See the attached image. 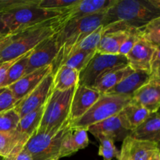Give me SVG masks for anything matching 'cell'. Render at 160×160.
Here are the masks:
<instances>
[{
	"label": "cell",
	"mask_w": 160,
	"mask_h": 160,
	"mask_svg": "<svg viewBox=\"0 0 160 160\" xmlns=\"http://www.w3.org/2000/svg\"><path fill=\"white\" fill-rule=\"evenodd\" d=\"M160 17V0H117L105 14L103 30L142 29Z\"/></svg>",
	"instance_id": "cell-1"
},
{
	"label": "cell",
	"mask_w": 160,
	"mask_h": 160,
	"mask_svg": "<svg viewBox=\"0 0 160 160\" xmlns=\"http://www.w3.org/2000/svg\"><path fill=\"white\" fill-rule=\"evenodd\" d=\"M64 25L62 13L59 17L9 35L0 48V66L16 60L31 51L44 39L56 34Z\"/></svg>",
	"instance_id": "cell-2"
},
{
	"label": "cell",
	"mask_w": 160,
	"mask_h": 160,
	"mask_svg": "<svg viewBox=\"0 0 160 160\" xmlns=\"http://www.w3.org/2000/svg\"><path fill=\"white\" fill-rule=\"evenodd\" d=\"M105 14L90 16L66 23L56 34L58 53L52 63V73L56 71L70 52L88 34L102 25Z\"/></svg>",
	"instance_id": "cell-3"
},
{
	"label": "cell",
	"mask_w": 160,
	"mask_h": 160,
	"mask_svg": "<svg viewBox=\"0 0 160 160\" xmlns=\"http://www.w3.org/2000/svg\"><path fill=\"white\" fill-rule=\"evenodd\" d=\"M76 87L62 92L53 89L45 105L37 133L56 132L67 122L70 121V106Z\"/></svg>",
	"instance_id": "cell-4"
},
{
	"label": "cell",
	"mask_w": 160,
	"mask_h": 160,
	"mask_svg": "<svg viewBox=\"0 0 160 160\" xmlns=\"http://www.w3.org/2000/svg\"><path fill=\"white\" fill-rule=\"evenodd\" d=\"M39 0L8 11L2 14L3 20L11 34H17L35 25L60 16L63 12L42 9L38 6Z\"/></svg>",
	"instance_id": "cell-5"
},
{
	"label": "cell",
	"mask_w": 160,
	"mask_h": 160,
	"mask_svg": "<svg viewBox=\"0 0 160 160\" xmlns=\"http://www.w3.org/2000/svg\"><path fill=\"white\" fill-rule=\"evenodd\" d=\"M70 124L71 122H67L56 132H36L28 139L23 148L33 160L59 159L62 141L71 128Z\"/></svg>",
	"instance_id": "cell-6"
},
{
	"label": "cell",
	"mask_w": 160,
	"mask_h": 160,
	"mask_svg": "<svg viewBox=\"0 0 160 160\" xmlns=\"http://www.w3.org/2000/svg\"><path fill=\"white\" fill-rule=\"evenodd\" d=\"M132 98L122 95L102 94L83 117L71 123L72 128H84L118 114Z\"/></svg>",
	"instance_id": "cell-7"
},
{
	"label": "cell",
	"mask_w": 160,
	"mask_h": 160,
	"mask_svg": "<svg viewBox=\"0 0 160 160\" xmlns=\"http://www.w3.org/2000/svg\"><path fill=\"white\" fill-rule=\"evenodd\" d=\"M128 65L127 57L121 55H106L96 52L87 67L79 73L78 84L92 88L96 80L109 70Z\"/></svg>",
	"instance_id": "cell-8"
},
{
	"label": "cell",
	"mask_w": 160,
	"mask_h": 160,
	"mask_svg": "<svg viewBox=\"0 0 160 160\" xmlns=\"http://www.w3.org/2000/svg\"><path fill=\"white\" fill-rule=\"evenodd\" d=\"M53 91L52 72L47 75L37 88L28 95L17 102L13 109L20 117L36 110L46 103L48 97Z\"/></svg>",
	"instance_id": "cell-9"
},
{
	"label": "cell",
	"mask_w": 160,
	"mask_h": 160,
	"mask_svg": "<svg viewBox=\"0 0 160 160\" xmlns=\"http://www.w3.org/2000/svg\"><path fill=\"white\" fill-rule=\"evenodd\" d=\"M117 2V0H78V2L62 12L65 24L72 20L106 13Z\"/></svg>",
	"instance_id": "cell-10"
},
{
	"label": "cell",
	"mask_w": 160,
	"mask_h": 160,
	"mask_svg": "<svg viewBox=\"0 0 160 160\" xmlns=\"http://www.w3.org/2000/svg\"><path fill=\"white\" fill-rule=\"evenodd\" d=\"M58 53L56 34L41 42L31 52L25 75L46 66L52 65Z\"/></svg>",
	"instance_id": "cell-11"
},
{
	"label": "cell",
	"mask_w": 160,
	"mask_h": 160,
	"mask_svg": "<svg viewBox=\"0 0 160 160\" xmlns=\"http://www.w3.org/2000/svg\"><path fill=\"white\" fill-rule=\"evenodd\" d=\"M88 131L96 139L108 138L114 142H123L131 134L123 126L119 113L89 127Z\"/></svg>",
	"instance_id": "cell-12"
},
{
	"label": "cell",
	"mask_w": 160,
	"mask_h": 160,
	"mask_svg": "<svg viewBox=\"0 0 160 160\" xmlns=\"http://www.w3.org/2000/svg\"><path fill=\"white\" fill-rule=\"evenodd\" d=\"M102 95L92 88L78 84L73 93L70 106V119L71 123L84 115Z\"/></svg>",
	"instance_id": "cell-13"
},
{
	"label": "cell",
	"mask_w": 160,
	"mask_h": 160,
	"mask_svg": "<svg viewBox=\"0 0 160 160\" xmlns=\"http://www.w3.org/2000/svg\"><path fill=\"white\" fill-rule=\"evenodd\" d=\"M156 48L139 37L132 49L126 56L128 64L133 70H141L150 73L151 62Z\"/></svg>",
	"instance_id": "cell-14"
},
{
	"label": "cell",
	"mask_w": 160,
	"mask_h": 160,
	"mask_svg": "<svg viewBox=\"0 0 160 160\" xmlns=\"http://www.w3.org/2000/svg\"><path fill=\"white\" fill-rule=\"evenodd\" d=\"M52 72V66H46L42 68H39L28 74L22 77L20 80L11 84L7 88L12 95L17 100L20 101L31 92H32L35 88L41 84L47 75Z\"/></svg>",
	"instance_id": "cell-15"
},
{
	"label": "cell",
	"mask_w": 160,
	"mask_h": 160,
	"mask_svg": "<svg viewBox=\"0 0 160 160\" xmlns=\"http://www.w3.org/2000/svg\"><path fill=\"white\" fill-rule=\"evenodd\" d=\"M132 101L145 107L150 112H156L160 108V79L150 78L132 96Z\"/></svg>",
	"instance_id": "cell-16"
},
{
	"label": "cell",
	"mask_w": 160,
	"mask_h": 160,
	"mask_svg": "<svg viewBox=\"0 0 160 160\" xmlns=\"http://www.w3.org/2000/svg\"><path fill=\"white\" fill-rule=\"evenodd\" d=\"M150 79V73L141 70H134L131 74L112 88L107 93L109 95H122L132 98L136 91L148 82Z\"/></svg>",
	"instance_id": "cell-17"
},
{
	"label": "cell",
	"mask_w": 160,
	"mask_h": 160,
	"mask_svg": "<svg viewBox=\"0 0 160 160\" xmlns=\"http://www.w3.org/2000/svg\"><path fill=\"white\" fill-rule=\"evenodd\" d=\"M88 131L84 128H72L62 141L59 159L68 157L79 150L86 148L89 144Z\"/></svg>",
	"instance_id": "cell-18"
},
{
	"label": "cell",
	"mask_w": 160,
	"mask_h": 160,
	"mask_svg": "<svg viewBox=\"0 0 160 160\" xmlns=\"http://www.w3.org/2000/svg\"><path fill=\"white\" fill-rule=\"evenodd\" d=\"M121 148L125 150L131 160H148L159 146L155 142L137 140L129 135L123 142Z\"/></svg>",
	"instance_id": "cell-19"
},
{
	"label": "cell",
	"mask_w": 160,
	"mask_h": 160,
	"mask_svg": "<svg viewBox=\"0 0 160 160\" xmlns=\"http://www.w3.org/2000/svg\"><path fill=\"white\" fill-rule=\"evenodd\" d=\"M130 136L137 140L159 144L160 142V116L158 112L150 113L142 124L131 131Z\"/></svg>",
	"instance_id": "cell-20"
},
{
	"label": "cell",
	"mask_w": 160,
	"mask_h": 160,
	"mask_svg": "<svg viewBox=\"0 0 160 160\" xmlns=\"http://www.w3.org/2000/svg\"><path fill=\"white\" fill-rule=\"evenodd\" d=\"M150 113L151 112L145 107L131 99V101L119 112V115L124 128L131 132L142 124Z\"/></svg>",
	"instance_id": "cell-21"
},
{
	"label": "cell",
	"mask_w": 160,
	"mask_h": 160,
	"mask_svg": "<svg viewBox=\"0 0 160 160\" xmlns=\"http://www.w3.org/2000/svg\"><path fill=\"white\" fill-rule=\"evenodd\" d=\"M128 30H103L96 52L118 55L120 46L128 36Z\"/></svg>",
	"instance_id": "cell-22"
},
{
	"label": "cell",
	"mask_w": 160,
	"mask_h": 160,
	"mask_svg": "<svg viewBox=\"0 0 160 160\" xmlns=\"http://www.w3.org/2000/svg\"><path fill=\"white\" fill-rule=\"evenodd\" d=\"M134 70L128 65L122 66L109 70L100 76L94 84L92 88L101 94H106L115 87L126 77L131 74Z\"/></svg>",
	"instance_id": "cell-23"
},
{
	"label": "cell",
	"mask_w": 160,
	"mask_h": 160,
	"mask_svg": "<svg viewBox=\"0 0 160 160\" xmlns=\"http://www.w3.org/2000/svg\"><path fill=\"white\" fill-rule=\"evenodd\" d=\"M53 74V89L56 91H67L78 86L79 72L66 65H61Z\"/></svg>",
	"instance_id": "cell-24"
},
{
	"label": "cell",
	"mask_w": 160,
	"mask_h": 160,
	"mask_svg": "<svg viewBox=\"0 0 160 160\" xmlns=\"http://www.w3.org/2000/svg\"><path fill=\"white\" fill-rule=\"evenodd\" d=\"M45 105L36 110L20 117L16 131L27 139H29L33 134H35L42 121L45 110Z\"/></svg>",
	"instance_id": "cell-25"
},
{
	"label": "cell",
	"mask_w": 160,
	"mask_h": 160,
	"mask_svg": "<svg viewBox=\"0 0 160 160\" xmlns=\"http://www.w3.org/2000/svg\"><path fill=\"white\" fill-rule=\"evenodd\" d=\"M28 139L17 131L0 132V157H6L13 152L23 148Z\"/></svg>",
	"instance_id": "cell-26"
},
{
	"label": "cell",
	"mask_w": 160,
	"mask_h": 160,
	"mask_svg": "<svg viewBox=\"0 0 160 160\" xmlns=\"http://www.w3.org/2000/svg\"><path fill=\"white\" fill-rule=\"evenodd\" d=\"M31 51L28 52V53H26L23 56L19 58L9 67L7 73H6V78L4 80V82H3L2 88H8L11 84L17 82L22 77L24 76L25 73H26L27 67H28V59H29V56Z\"/></svg>",
	"instance_id": "cell-27"
},
{
	"label": "cell",
	"mask_w": 160,
	"mask_h": 160,
	"mask_svg": "<svg viewBox=\"0 0 160 160\" xmlns=\"http://www.w3.org/2000/svg\"><path fill=\"white\" fill-rule=\"evenodd\" d=\"M96 52H88L84 51H75L69 55L61 65H66L75 69L79 73L87 67L88 62ZM60 65V66H61ZM59 66V67H60Z\"/></svg>",
	"instance_id": "cell-28"
},
{
	"label": "cell",
	"mask_w": 160,
	"mask_h": 160,
	"mask_svg": "<svg viewBox=\"0 0 160 160\" xmlns=\"http://www.w3.org/2000/svg\"><path fill=\"white\" fill-rule=\"evenodd\" d=\"M103 32V27L102 25L98 28L91 33L90 34L87 36L84 40L81 42H80L71 52L69 55L71 54L73 52L75 51H84V52H96L97 48L99 44L100 40H101L102 34ZM68 55V56H69ZM65 60V59H64Z\"/></svg>",
	"instance_id": "cell-29"
},
{
	"label": "cell",
	"mask_w": 160,
	"mask_h": 160,
	"mask_svg": "<svg viewBox=\"0 0 160 160\" xmlns=\"http://www.w3.org/2000/svg\"><path fill=\"white\" fill-rule=\"evenodd\" d=\"M140 31L142 38L156 48L160 47V17L150 22Z\"/></svg>",
	"instance_id": "cell-30"
},
{
	"label": "cell",
	"mask_w": 160,
	"mask_h": 160,
	"mask_svg": "<svg viewBox=\"0 0 160 160\" xmlns=\"http://www.w3.org/2000/svg\"><path fill=\"white\" fill-rule=\"evenodd\" d=\"M20 116L15 109L6 110L0 113V132L11 133L16 131L20 121Z\"/></svg>",
	"instance_id": "cell-31"
},
{
	"label": "cell",
	"mask_w": 160,
	"mask_h": 160,
	"mask_svg": "<svg viewBox=\"0 0 160 160\" xmlns=\"http://www.w3.org/2000/svg\"><path fill=\"white\" fill-rule=\"evenodd\" d=\"M98 140L100 142L98 155L103 158V160H112L114 158L119 159L120 152L117 148L113 141L108 138H100Z\"/></svg>",
	"instance_id": "cell-32"
},
{
	"label": "cell",
	"mask_w": 160,
	"mask_h": 160,
	"mask_svg": "<svg viewBox=\"0 0 160 160\" xmlns=\"http://www.w3.org/2000/svg\"><path fill=\"white\" fill-rule=\"evenodd\" d=\"M78 0H39L38 6L42 9L64 12Z\"/></svg>",
	"instance_id": "cell-33"
},
{
	"label": "cell",
	"mask_w": 160,
	"mask_h": 160,
	"mask_svg": "<svg viewBox=\"0 0 160 160\" xmlns=\"http://www.w3.org/2000/svg\"><path fill=\"white\" fill-rule=\"evenodd\" d=\"M140 37V31L138 29H129L128 34L125 40L122 43L119 51V55L126 56L130 52L134 44Z\"/></svg>",
	"instance_id": "cell-34"
},
{
	"label": "cell",
	"mask_w": 160,
	"mask_h": 160,
	"mask_svg": "<svg viewBox=\"0 0 160 160\" xmlns=\"http://www.w3.org/2000/svg\"><path fill=\"white\" fill-rule=\"evenodd\" d=\"M17 103V100L12 95V92L6 88L0 92V113L6 110L12 109Z\"/></svg>",
	"instance_id": "cell-35"
},
{
	"label": "cell",
	"mask_w": 160,
	"mask_h": 160,
	"mask_svg": "<svg viewBox=\"0 0 160 160\" xmlns=\"http://www.w3.org/2000/svg\"><path fill=\"white\" fill-rule=\"evenodd\" d=\"M33 0H0V15L18 6L29 4Z\"/></svg>",
	"instance_id": "cell-36"
},
{
	"label": "cell",
	"mask_w": 160,
	"mask_h": 160,
	"mask_svg": "<svg viewBox=\"0 0 160 160\" xmlns=\"http://www.w3.org/2000/svg\"><path fill=\"white\" fill-rule=\"evenodd\" d=\"M150 78L160 79V48H156L151 62Z\"/></svg>",
	"instance_id": "cell-37"
},
{
	"label": "cell",
	"mask_w": 160,
	"mask_h": 160,
	"mask_svg": "<svg viewBox=\"0 0 160 160\" xmlns=\"http://www.w3.org/2000/svg\"><path fill=\"white\" fill-rule=\"evenodd\" d=\"M0 160H33L31 155L24 149L17 150L13 152L6 157H0Z\"/></svg>",
	"instance_id": "cell-38"
},
{
	"label": "cell",
	"mask_w": 160,
	"mask_h": 160,
	"mask_svg": "<svg viewBox=\"0 0 160 160\" xmlns=\"http://www.w3.org/2000/svg\"><path fill=\"white\" fill-rule=\"evenodd\" d=\"M17 59H16V60H17ZM16 60H12L10 61V62H6V63L0 66V88H2V87L3 82H4L5 78H6V73H7L8 70H9V67L12 66V64Z\"/></svg>",
	"instance_id": "cell-39"
},
{
	"label": "cell",
	"mask_w": 160,
	"mask_h": 160,
	"mask_svg": "<svg viewBox=\"0 0 160 160\" xmlns=\"http://www.w3.org/2000/svg\"><path fill=\"white\" fill-rule=\"evenodd\" d=\"M11 34H11L9 28L3 20L2 15H0V38L7 37V36L11 35Z\"/></svg>",
	"instance_id": "cell-40"
},
{
	"label": "cell",
	"mask_w": 160,
	"mask_h": 160,
	"mask_svg": "<svg viewBox=\"0 0 160 160\" xmlns=\"http://www.w3.org/2000/svg\"><path fill=\"white\" fill-rule=\"evenodd\" d=\"M120 155L118 160H131V159L129 158V156H128V153L125 152V150H123V148H121V150H120Z\"/></svg>",
	"instance_id": "cell-41"
},
{
	"label": "cell",
	"mask_w": 160,
	"mask_h": 160,
	"mask_svg": "<svg viewBox=\"0 0 160 160\" xmlns=\"http://www.w3.org/2000/svg\"><path fill=\"white\" fill-rule=\"evenodd\" d=\"M148 160H160V152L159 150L158 149L156 152L153 154V156H152Z\"/></svg>",
	"instance_id": "cell-42"
},
{
	"label": "cell",
	"mask_w": 160,
	"mask_h": 160,
	"mask_svg": "<svg viewBox=\"0 0 160 160\" xmlns=\"http://www.w3.org/2000/svg\"><path fill=\"white\" fill-rule=\"evenodd\" d=\"M9 38V36L7 37H2V38H0V48L3 45V44L6 42V41L7 40V38Z\"/></svg>",
	"instance_id": "cell-43"
},
{
	"label": "cell",
	"mask_w": 160,
	"mask_h": 160,
	"mask_svg": "<svg viewBox=\"0 0 160 160\" xmlns=\"http://www.w3.org/2000/svg\"><path fill=\"white\" fill-rule=\"evenodd\" d=\"M157 112H158V114H159V115L160 116V108H159V110L157 111Z\"/></svg>",
	"instance_id": "cell-44"
},
{
	"label": "cell",
	"mask_w": 160,
	"mask_h": 160,
	"mask_svg": "<svg viewBox=\"0 0 160 160\" xmlns=\"http://www.w3.org/2000/svg\"><path fill=\"white\" fill-rule=\"evenodd\" d=\"M158 146H159V147H160V142H159V144H158Z\"/></svg>",
	"instance_id": "cell-45"
},
{
	"label": "cell",
	"mask_w": 160,
	"mask_h": 160,
	"mask_svg": "<svg viewBox=\"0 0 160 160\" xmlns=\"http://www.w3.org/2000/svg\"><path fill=\"white\" fill-rule=\"evenodd\" d=\"M2 89H3V88H0V92H2Z\"/></svg>",
	"instance_id": "cell-46"
},
{
	"label": "cell",
	"mask_w": 160,
	"mask_h": 160,
	"mask_svg": "<svg viewBox=\"0 0 160 160\" xmlns=\"http://www.w3.org/2000/svg\"><path fill=\"white\" fill-rule=\"evenodd\" d=\"M159 152H160V147H159Z\"/></svg>",
	"instance_id": "cell-47"
},
{
	"label": "cell",
	"mask_w": 160,
	"mask_h": 160,
	"mask_svg": "<svg viewBox=\"0 0 160 160\" xmlns=\"http://www.w3.org/2000/svg\"><path fill=\"white\" fill-rule=\"evenodd\" d=\"M52 160H59V159H52Z\"/></svg>",
	"instance_id": "cell-48"
},
{
	"label": "cell",
	"mask_w": 160,
	"mask_h": 160,
	"mask_svg": "<svg viewBox=\"0 0 160 160\" xmlns=\"http://www.w3.org/2000/svg\"><path fill=\"white\" fill-rule=\"evenodd\" d=\"M159 48H160V47H159Z\"/></svg>",
	"instance_id": "cell-49"
}]
</instances>
